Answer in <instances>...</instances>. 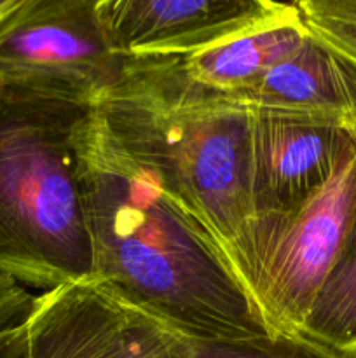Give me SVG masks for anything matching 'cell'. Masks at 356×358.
<instances>
[{"label":"cell","instance_id":"cell-1","mask_svg":"<svg viewBox=\"0 0 356 358\" xmlns=\"http://www.w3.org/2000/svg\"><path fill=\"white\" fill-rule=\"evenodd\" d=\"M77 147L98 287L191 341L272 334L212 229L126 156L94 107Z\"/></svg>","mask_w":356,"mask_h":358},{"label":"cell","instance_id":"cell-2","mask_svg":"<svg viewBox=\"0 0 356 358\" xmlns=\"http://www.w3.org/2000/svg\"><path fill=\"white\" fill-rule=\"evenodd\" d=\"M94 110L126 156L202 220L232 261L251 215V108L205 96L175 76L170 56H147Z\"/></svg>","mask_w":356,"mask_h":358},{"label":"cell","instance_id":"cell-3","mask_svg":"<svg viewBox=\"0 0 356 358\" xmlns=\"http://www.w3.org/2000/svg\"><path fill=\"white\" fill-rule=\"evenodd\" d=\"M93 107L0 86V271L52 290L93 282L77 135Z\"/></svg>","mask_w":356,"mask_h":358},{"label":"cell","instance_id":"cell-4","mask_svg":"<svg viewBox=\"0 0 356 358\" xmlns=\"http://www.w3.org/2000/svg\"><path fill=\"white\" fill-rule=\"evenodd\" d=\"M131 65L108 44L98 0H27L0 27V86L96 107Z\"/></svg>","mask_w":356,"mask_h":358},{"label":"cell","instance_id":"cell-5","mask_svg":"<svg viewBox=\"0 0 356 358\" xmlns=\"http://www.w3.org/2000/svg\"><path fill=\"white\" fill-rule=\"evenodd\" d=\"M355 140L356 126L251 108V215L232 255L248 292L283 231L330 180Z\"/></svg>","mask_w":356,"mask_h":358},{"label":"cell","instance_id":"cell-6","mask_svg":"<svg viewBox=\"0 0 356 358\" xmlns=\"http://www.w3.org/2000/svg\"><path fill=\"white\" fill-rule=\"evenodd\" d=\"M356 212V140L330 180L288 224L251 287L272 332L297 334L330 271Z\"/></svg>","mask_w":356,"mask_h":358},{"label":"cell","instance_id":"cell-7","mask_svg":"<svg viewBox=\"0 0 356 358\" xmlns=\"http://www.w3.org/2000/svg\"><path fill=\"white\" fill-rule=\"evenodd\" d=\"M276 0H98L110 48L126 58L187 56L272 23Z\"/></svg>","mask_w":356,"mask_h":358},{"label":"cell","instance_id":"cell-8","mask_svg":"<svg viewBox=\"0 0 356 358\" xmlns=\"http://www.w3.org/2000/svg\"><path fill=\"white\" fill-rule=\"evenodd\" d=\"M234 103L356 126V63L313 34Z\"/></svg>","mask_w":356,"mask_h":358},{"label":"cell","instance_id":"cell-9","mask_svg":"<svg viewBox=\"0 0 356 358\" xmlns=\"http://www.w3.org/2000/svg\"><path fill=\"white\" fill-rule=\"evenodd\" d=\"M307 28L295 7L272 23L223 41L187 56H171L173 72L181 83L202 94L232 101L257 84L269 70L302 45Z\"/></svg>","mask_w":356,"mask_h":358},{"label":"cell","instance_id":"cell-10","mask_svg":"<svg viewBox=\"0 0 356 358\" xmlns=\"http://www.w3.org/2000/svg\"><path fill=\"white\" fill-rule=\"evenodd\" d=\"M108 324L110 296L94 282L47 290L27 324L28 358H105Z\"/></svg>","mask_w":356,"mask_h":358},{"label":"cell","instance_id":"cell-11","mask_svg":"<svg viewBox=\"0 0 356 358\" xmlns=\"http://www.w3.org/2000/svg\"><path fill=\"white\" fill-rule=\"evenodd\" d=\"M297 334L356 357V212Z\"/></svg>","mask_w":356,"mask_h":358},{"label":"cell","instance_id":"cell-12","mask_svg":"<svg viewBox=\"0 0 356 358\" xmlns=\"http://www.w3.org/2000/svg\"><path fill=\"white\" fill-rule=\"evenodd\" d=\"M105 358H192V346L168 325L110 296Z\"/></svg>","mask_w":356,"mask_h":358},{"label":"cell","instance_id":"cell-13","mask_svg":"<svg viewBox=\"0 0 356 358\" xmlns=\"http://www.w3.org/2000/svg\"><path fill=\"white\" fill-rule=\"evenodd\" d=\"M191 346L192 358H356L320 345L302 334L285 332L246 339L191 341Z\"/></svg>","mask_w":356,"mask_h":358},{"label":"cell","instance_id":"cell-14","mask_svg":"<svg viewBox=\"0 0 356 358\" xmlns=\"http://www.w3.org/2000/svg\"><path fill=\"white\" fill-rule=\"evenodd\" d=\"M309 34L356 63V0H295Z\"/></svg>","mask_w":356,"mask_h":358},{"label":"cell","instance_id":"cell-15","mask_svg":"<svg viewBox=\"0 0 356 358\" xmlns=\"http://www.w3.org/2000/svg\"><path fill=\"white\" fill-rule=\"evenodd\" d=\"M37 297L27 292L23 283L0 271V334L24 327L35 310Z\"/></svg>","mask_w":356,"mask_h":358},{"label":"cell","instance_id":"cell-16","mask_svg":"<svg viewBox=\"0 0 356 358\" xmlns=\"http://www.w3.org/2000/svg\"><path fill=\"white\" fill-rule=\"evenodd\" d=\"M0 358H28L27 325L0 334Z\"/></svg>","mask_w":356,"mask_h":358},{"label":"cell","instance_id":"cell-17","mask_svg":"<svg viewBox=\"0 0 356 358\" xmlns=\"http://www.w3.org/2000/svg\"><path fill=\"white\" fill-rule=\"evenodd\" d=\"M27 0H0V27L6 23L9 16H13Z\"/></svg>","mask_w":356,"mask_h":358}]
</instances>
